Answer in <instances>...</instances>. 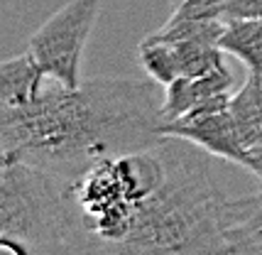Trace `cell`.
Masks as SVG:
<instances>
[{
    "instance_id": "cell-1",
    "label": "cell",
    "mask_w": 262,
    "mask_h": 255,
    "mask_svg": "<svg viewBox=\"0 0 262 255\" xmlns=\"http://www.w3.org/2000/svg\"><path fill=\"white\" fill-rule=\"evenodd\" d=\"M164 138L61 179L59 253H228V197L208 157Z\"/></svg>"
},
{
    "instance_id": "cell-2",
    "label": "cell",
    "mask_w": 262,
    "mask_h": 255,
    "mask_svg": "<svg viewBox=\"0 0 262 255\" xmlns=\"http://www.w3.org/2000/svg\"><path fill=\"white\" fill-rule=\"evenodd\" d=\"M160 86L152 76H98L76 89L49 79L30 105L0 108L3 162L71 179L98 160L152 147L167 138Z\"/></svg>"
},
{
    "instance_id": "cell-3",
    "label": "cell",
    "mask_w": 262,
    "mask_h": 255,
    "mask_svg": "<svg viewBox=\"0 0 262 255\" xmlns=\"http://www.w3.org/2000/svg\"><path fill=\"white\" fill-rule=\"evenodd\" d=\"M61 177L27 162H3L0 253H59Z\"/></svg>"
},
{
    "instance_id": "cell-4",
    "label": "cell",
    "mask_w": 262,
    "mask_h": 255,
    "mask_svg": "<svg viewBox=\"0 0 262 255\" xmlns=\"http://www.w3.org/2000/svg\"><path fill=\"white\" fill-rule=\"evenodd\" d=\"M101 0H69L39 30H34L27 52L49 79L69 89L81 86L83 52L98 20Z\"/></svg>"
},
{
    "instance_id": "cell-5",
    "label": "cell",
    "mask_w": 262,
    "mask_h": 255,
    "mask_svg": "<svg viewBox=\"0 0 262 255\" xmlns=\"http://www.w3.org/2000/svg\"><path fill=\"white\" fill-rule=\"evenodd\" d=\"M230 91L216 93L211 98L194 105L189 113H184L177 120H167L162 125V133L167 138H179L189 145H196L199 150L213 157H223L228 162L245 167L248 162V147L240 138L235 118L230 113Z\"/></svg>"
},
{
    "instance_id": "cell-6",
    "label": "cell",
    "mask_w": 262,
    "mask_h": 255,
    "mask_svg": "<svg viewBox=\"0 0 262 255\" xmlns=\"http://www.w3.org/2000/svg\"><path fill=\"white\" fill-rule=\"evenodd\" d=\"M233 89V71L228 67L206 74V76H179L174 79L169 86H164V123L167 120H177L184 113H189L194 105L201 101L216 96V93H226Z\"/></svg>"
},
{
    "instance_id": "cell-7",
    "label": "cell",
    "mask_w": 262,
    "mask_h": 255,
    "mask_svg": "<svg viewBox=\"0 0 262 255\" xmlns=\"http://www.w3.org/2000/svg\"><path fill=\"white\" fill-rule=\"evenodd\" d=\"M47 76L34 57L25 49L20 57H10L0 64V108H23L39 98Z\"/></svg>"
},
{
    "instance_id": "cell-8",
    "label": "cell",
    "mask_w": 262,
    "mask_h": 255,
    "mask_svg": "<svg viewBox=\"0 0 262 255\" xmlns=\"http://www.w3.org/2000/svg\"><path fill=\"white\" fill-rule=\"evenodd\" d=\"M228 253H262V194L228 199Z\"/></svg>"
},
{
    "instance_id": "cell-9",
    "label": "cell",
    "mask_w": 262,
    "mask_h": 255,
    "mask_svg": "<svg viewBox=\"0 0 262 255\" xmlns=\"http://www.w3.org/2000/svg\"><path fill=\"white\" fill-rule=\"evenodd\" d=\"M218 47L240 59L250 71H262V17L228 20Z\"/></svg>"
},
{
    "instance_id": "cell-10",
    "label": "cell",
    "mask_w": 262,
    "mask_h": 255,
    "mask_svg": "<svg viewBox=\"0 0 262 255\" xmlns=\"http://www.w3.org/2000/svg\"><path fill=\"white\" fill-rule=\"evenodd\" d=\"M230 113L248 147V142L262 130V71H250L240 91L230 98Z\"/></svg>"
},
{
    "instance_id": "cell-11",
    "label": "cell",
    "mask_w": 262,
    "mask_h": 255,
    "mask_svg": "<svg viewBox=\"0 0 262 255\" xmlns=\"http://www.w3.org/2000/svg\"><path fill=\"white\" fill-rule=\"evenodd\" d=\"M137 57H140L142 69L147 71L157 83H162V89L182 76L177 47L171 45V42H164V39H157V37L147 35L140 42V47H137Z\"/></svg>"
},
{
    "instance_id": "cell-12",
    "label": "cell",
    "mask_w": 262,
    "mask_h": 255,
    "mask_svg": "<svg viewBox=\"0 0 262 255\" xmlns=\"http://www.w3.org/2000/svg\"><path fill=\"white\" fill-rule=\"evenodd\" d=\"M177 20H223L228 17V0H182L174 5Z\"/></svg>"
},
{
    "instance_id": "cell-13",
    "label": "cell",
    "mask_w": 262,
    "mask_h": 255,
    "mask_svg": "<svg viewBox=\"0 0 262 255\" xmlns=\"http://www.w3.org/2000/svg\"><path fill=\"white\" fill-rule=\"evenodd\" d=\"M262 17V0H228V20H250Z\"/></svg>"
},
{
    "instance_id": "cell-14",
    "label": "cell",
    "mask_w": 262,
    "mask_h": 255,
    "mask_svg": "<svg viewBox=\"0 0 262 255\" xmlns=\"http://www.w3.org/2000/svg\"><path fill=\"white\" fill-rule=\"evenodd\" d=\"M245 169H250L255 177H260V182H262V130L248 142V162H245Z\"/></svg>"
},
{
    "instance_id": "cell-15",
    "label": "cell",
    "mask_w": 262,
    "mask_h": 255,
    "mask_svg": "<svg viewBox=\"0 0 262 255\" xmlns=\"http://www.w3.org/2000/svg\"><path fill=\"white\" fill-rule=\"evenodd\" d=\"M179 3H182V0H174V5H179Z\"/></svg>"
}]
</instances>
